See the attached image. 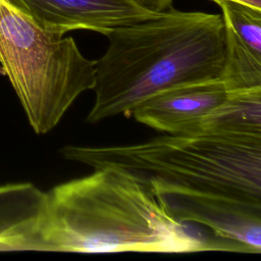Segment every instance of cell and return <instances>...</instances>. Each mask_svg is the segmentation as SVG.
I'll use <instances>...</instances> for the list:
<instances>
[{"label": "cell", "mask_w": 261, "mask_h": 261, "mask_svg": "<svg viewBox=\"0 0 261 261\" xmlns=\"http://www.w3.org/2000/svg\"><path fill=\"white\" fill-rule=\"evenodd\" d=\"M232 251L173 219L130 172L97 168L47 193L38 251L74 253H193Z\"/></svg>", "instance_id": "6da1fadb"}, {"label": "cell", "mask_w": 261, "mask_h": 261, "mask_svg": "<svg viewBox=\"0 0 261 261\" xmlns=\"http://www.w3.org/2000/svg\"><path fill=\"white\" fill-rule=\"evenodd\" d=\"M106 37L108 48L95 60L90 123L117 115L130 117L142 102L159 92L221 75L225 57L221 14L170 7Z\"/></svg>", "instance_id": "7a4b0ae2"}, {"label": "cell", "mask_w": 261, "mask_h": 261, "mask_svg": "<svg viewBox=\"0 0 261 261\" xmlns=\"http://www.w3.org/2000/svg\"><path fill=\"white\" fill-rule=\"evenodd\" d=\"M67 160L124 169L143 182L261 204V135L167 134L126 146H66Z\"/></svg>", "instance_id": "3957f363"}, {"label": "cell", "mask_w": 261, "mask_h": 261, "mask_svg": "<svg viewBox=\"0 0 261 261\" xmlns=\"http://www.w3.org/2000/svg\"><path fill=\"white\" fill-rule=\"evenodd\" d=\"M0 63L38 135L52 130L95 87V60L72 38L44 30L9 0H0Z\"/></svg>", "instance_id": "277c9868"}, {"label": "cell", "mask_w": 261, "mask_h": 261, "mask_svg": "<svg viewBox=\"0 0 261 261\" xmlns=\"http://www.w3.org/2000/svg\"><path fill=\"white\" fill-rule=\"evenodd\" d=\"M144 184L176 221L204 225L216 238L232 245L238 252L261 253V204L184 191L154 180Z\"/></svg>", "instance_id": "5b68a950"}, {"label": "cell", "mask_w": 261, "mask_h": 261, "mask_svg": "<svg viewBox=\"0 0 261 261\" xmlns=\"http://www.w3.org/2000/svg\"><path fill=\"white\" fill-rule=\"evenodd\" d=\"M44 30L64 36L88 30L107 36L115 29L152 18L130 0H9ZM161 13V12H160Z\"/></svg>", "instance_id": "8992f818"}, {"label": "cell", "mask_w": 261, "mask_h": 261, "mask_svg": "<svg viewBox=\"0 0 261 261\" xmlns=\"http://www.w3.org/2000/svg\"><path fill=\"white\" fill-rule=\"evenodd\" d=\"M220 80L176 86L142 102L132 113L139 122L167 134H190L226 98Z\"/></svg>", "instance_id": "52a82bcc"}, {"label": "cell", "mask_w": 261, "mask_h": 261, "mask_svg": "<svg viewBox=\"0 0 261 261\" xmlns=\"http://www.w3.org/2000/svg\"><path fill=\"white\" fill-rule=\"evenodd\" d=\"M47 193L30 182L0 186V250H38Z\"/></svg>", "instance_id": "ba28073f"}, {"label": "cell", "mask_w": 261, "mask_h": 261, "mask_svg": "<svg viewBox=\"0 0 261 261\" xmlns=\"http://www.w3.org/2000/svg\"><path fill=\"white\" fill-rule=\"evenodd\" d=\"M193 133L261 135V87L227 92L225 100Z\"/></svg>", "instance_id": "9c48e42d"}, {"label": "cell", "mask_w": 261, "mask_h": 261, "mask_svg": "<svg viewBox=\"0 0 261 261\" xmlns=\"http://www.w3.org/2000/svg\"><path fill=\"white\" fill-rule=\"evenodd\" d=\"M225 30V57L221 71L227 92L261 87V55L252 51L223 18Z\"/></svg>", "instance_id": "30bf717a"}, {"label": "cell", "mask_w": 261, "mask_h": 261, "mask_svg": "<svg viewBox=\"0 0 261 261\" xmlns=\"http://www.w3.org/2000/svg\"><path fill=\"white\" fill-rule=\"evenodd\" d=\"M215 3L241 40L261 55V9L230 0H217Z\"/></svg>", "instance_id": "8fae6325"}, {"label": "cell", "mask_w": 261, "mask_h": 261, "mask_svg": "<svg viewBox=\"0 0 261 261\" xmlns=\"http://www.w3.org/2000/svg\"><path fill=\"white\" fill-rule=\"evenodd\" d=\"M138 6L154 13H160L172 7V0H130Z\"/></svg>", "instance_id": "7c38bea8"}, {"label": "cell", "mask_w": 261, "mask_h": 261, "mask_svg": "<svg viewBox=\"0 0 261 261\" xmlns=\"http://www.w3.org/2000/svg\"><path fill=\"white\" fill-rule=\"evenodd\" d=\"M212 1H217V0H212ZM230 1H236V2H241L250 6H253L255 8L261 9V0H230Z\"/></svg>", "instance_id": "4fadbf2b"}]
</instances>
